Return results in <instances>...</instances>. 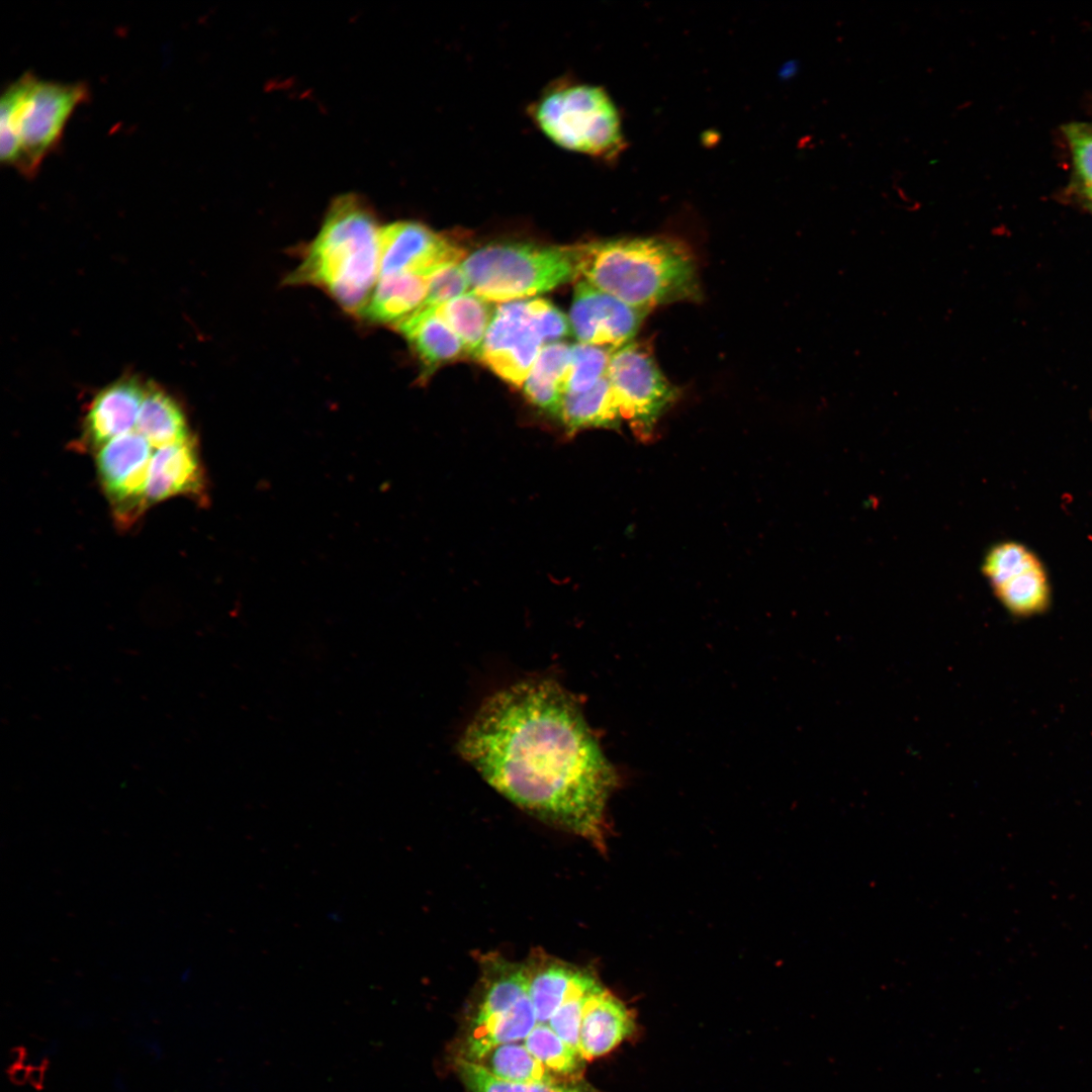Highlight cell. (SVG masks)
<instances>
[{"instance_id":"cell-21","label":"cell","mask_w":1092,"mask_h":1092,"mask_svg":"<svg viewBox=\"0 0 1092 1092\" xmlns=\"http://www.w3.org/2000/svg\"><path fill=\"white\" fill-rule=\"evenodd\" d=\"M992 588L1003 607L1014 617L1040 615L1051 606L1052 588L1040 559Z\"/></svg>"},{"instance_id":"cell-32","label":"cell","mask_w":1092,"mask_h":1092,"mask_svg":"<svg viewBox=\"0 0 1092 1092\" xmlns=\"http://www.w3.org/2000/svg\"><path fill=\"white\" fill-rule=\"evenodd\" d=\"M29 1067L25 1065L9 1066L7 1070L9 1080L16 1085H23L28 1080Z\"/></svg>"},{"instance_id":"cell-22","label":"cell","mask_w":1092,"mask_h":1092,"mask_svg":"<svg viewBox=\"0 0 1092 1092\" xmlns=\"http://www.w3.org/2000/svg\"><path fill=\"white\" fill-rule=\"evenodd\" d=\"M432 308L459 337L467 356L479 358L494 312L488 301L467 292Z\"/></svg>"},{"instance_id":"cell-13","label":"cell","mask_w":1092,"mask_h":1092,"mask_svg":"<svg viewBox=\"0 0 1092 1092\" xmlns=\"http://www.w3.org/2000/svg\"><path fill=\"white\" fill-rule=\"evenodd\" d=\"M147 387L133 379L116 381L92 400L85 421V438L98 449L130 433L138 423Z\"/></svg>"},{"instance_id":"cell-23","label":"cell","mask_w":1092,"mask_h":1092,"mask_svg":"<svg viewBox=\"0 0 1092 1092\" xmlns=\"http://www.w3.org/2000/svg\"><path fill=\"white\" fill-rule=\"evenodd\" d=\"M478 1064L496 1078L510 1082H553L563 1079L544 1067L520 1041L493 1048Z\"/></svg>"},{"instance_id":"cell-30","label":"cell","mask_w":1092,"mask_h":1092,"mask_svg":"<svg viewBox=\"0 0 1092 1092\" xmlns=\"http://www.w3.org/2000/svg\"><path fill=\"white\" fill-rule=\"evenodd\" d=\"M1065 132L1084 191L1092 200V124L1070 123Z\"/></svg>"},{"instance_id":"cell-29","label":"cell","mask_w":1092,"mask_h":1092,"mask_svg":"<svg viewBox=\"0 0 1092 1092\" xmlns=\"http://www.w3.org/2000/svg\"><path fill=\"white\" fill-rule=\"evenodd\" d=\"M466 291L470 292V288L461 263L445 265L429 277L427 296L419 308L439 306Z\"/></svg>"},{"instance_id":"cell-1","label":"cell","mask_w":1092,"mask_h":1092,"mask_svg":"<svg viewBox=\"0 0 1092 1092\" xmlns=\"http://www.w3.org/2000/svg\"><path fill=\"white\" fill-rule=\"evenodd\" d=\"M460 751L517 806L604 848L614 772L559 685L530 679L491 696L465 730Z\"/></svg>"},{"instance_id":"cell-17","label":"cell","mask_w":1092,"mask_h":1092,"mask_svg":"<svg viewBox=\"0 0 1092 1092\" xmlns=\"http://www.w3.org/2000/svg\"><path fill=\"white\" fill-rule=\"evenodd\" d=\"M429 277L402 273L379 276L362 315L373 324L396 326L425 301Z\"/></svg>"},{"instance_id":"cell-26","label":"cell","mask_w":1092,"mask_h":1092,"mask_svg":"<svg viewBox=\"0 0 1092 1092\" xmlns=\"http://www.w3.org/2000/svg\"><path fill=\"white\" fill-rule=\"evenodd\" d=\"M600 986L598 979L586 971L580 982L548 1021V1025L554 1032L578 1052L583 1008L588 996Z\"/></svg>"},{"instance_id":"cell-12","label":"cell","mask_w":1092,"mask_h":1092,"mask_svg":"<svg viewBox=\"0 0 1092 1092\" xmlns=\"http://www.w3.org/2000/svg\"><path fill=\"white\" fill-rule=\"evenodd\" d=\"M179 494L200 500L205 495V479L193 437L183 443L158 448L149 466L147 505Z\"/></svg>"},{"instance_id":"cell-19","label":"cell","mask_w":1092,"mask_h":1092,"mask_svg":"<svg viewBox=\"0 0 1092 1092\" xmlns=\"http://www.w3.org/2000/svg\"><path fill=\"white\" fill-rule=\"evenodd\" d=\"M136 430L152 447L162 448L189 440L187 422L177 401L161 388L148 386Z\"/></svg>"},{"instance_id":"cell-27","label":"cell","mask_w":1092,"mask_h":1092,"mask_svg":"<svg viewBox=\"0 0 1092 1092\" xmlns=\"http://www.w3.org/2000/svg\"><path fill=\"white\" fill-rule=\"evenodd\" d=\"M614 352L606 348L577 343L571 346V363L566 393H580L607 376Z\"/></svg>"},{"instance_id":"cell-16","label":"cell","mask_w":1092,"mask_h":1092,"mask_svg":"<svg viewBox=\"0 0 1092 1092\" xmlns=\"http://www.w3.org/2000/svg\"><path fill=\"white\" fill-rule=\"evenodd\" d=\"M570 363L571 346L558 341L544 345L523 384L527 398L541 410L559 416Z\"/></svg>"},{"instance_id":"cell-31","label":"cell","mask_w":1092,"mask_h":1092,"mask_svg":"<svg viewBox=\"0 0 1092 1092\" xmlns=\"http://www.w3.org/2000/svg\"><path fill=\"white\" fill-rule=\"evenodd\" d=\"M527 307L544 343L557 342L568 334V320L548 300L530 299Z\"/></svg>"},{"instance_id":"cell-6","label":"cell","mask_w":1092,"mask_h":1092,"mask_svg":"<svg viewBox=\"0 0 1092 1092\" xmlns=\"http://www.w3.org/2000/svg\"><path fill=\"white\" fill-rule=\"evenodd\" d=\"M533 114L545 135L567 150L613 160L625 147L618 109L600 87L555 88L534 105Z\"/></svg>"},{"instance_id":"cell-4","label":"cell","mask_w":1092,"mask_h":1092,"mask_svg":"<svg viewBox=\"0 0 1092 1092\" xmlns=\"http://www.w3.org/2000/svg\"><path fill=\"white\" fill-rule=\"evenodd\" d=\"M89 96L83 83H60L23 74L0 102V157L27 178L57 148L67 121Z\"/></svg>"},{"instance_id":"cell-9","label":"cell","mask_w":1092,"mask_h":1092,"mask_svg":"<svg viewBox=\"0 0 1092 1092\" xmlns=\"http://www.w3.org/2000/svg\"><path fill=\"white\" fill-rule=\"evenodd\" d=\"M152 446L139 432L119 436L98 449L99 479L123 525L135 520L147 505L146 488Z\"/></svg>"},{"instance_id":"cell-34","label":"cell","mask_w":1092,"mask_h":1092,"mask_svg":"<svg viewBox=\"0 0 1092 1092\" xmlns=\"http://www.w3.org/2000/svg\"><path fill=\"white\" fill-rule=\"evenodd\" d=\"M25 1058V1051L22 1046H14L9 1052L10 1066L22 1065Z\"/></svg>"},{"instance_id":"cell-2","label":"cell","mask_w":1092,"mask_h":1092,"mask_svg":"<svg viewBox=\"0 0 1092 1092\" xmlns=\"http://www.w3.org/2000/svg\"><path fill=\"white\" fill-rule=\"evenodd\" d=\"M578 277L637 308L698 299L695 258L666 237L621 238L576 245Z\"/></svg>"},{"instance_id":"cell-20","label":"cell","mask_w":1092,"mask_h":1092,"mask_svg":"<svg viewBox=\"0 0 1092 1092\" xmlns=\"http://www.w3.org/2000/svg\"><path fill=\"white\" fill-rule=\"evenodd\" d=\"M559 417L571 432L589 427L618 429L623 420L607 376L586 391L564 394Z\"/></svg>"},{"instance_id":"cell-33","label":"cell","mask_w":1092,"mask_h":1092,"mask_svg":"<svg viewBox=\"0 0 1092 1092\" xmlns=\"http://www.w3.org/2000/svg\"><path fill=\"white\" fill-rule=\"evenodd\" d=\"M44 1066H30L28 1070L27 1082L35 1089L40 1090L42 1088L44 1079Z\"/></svg>"},{"instance_id":"cell-14","label":"cell","mask_w":1092,"mask_h":1092,"mask_svg":"<svg viewBox=\"0 0 1092 1092\" xmlns=\"http://www.w3.org/2000/svg\"><path fill=\"white\" fill-rule=\"evenodd\" d=\"M635 1030L631 1011L602 985L587 998L579 1029V1053L584 1061L602 1057Z\"/></svg>"},{"instance_id":"cell-5","label":"cell","mask_w":1092,"mask_h":1092,"mask_svg":"<svg viewBox=\"0 0 1092 1092\" xmlns=\"http://www.w3.org/2000/svg\"><path fill=\"white\" fill-rule=\"evenodd\" d=\"M470 292L509 302L552 290L578 278L576 246L493 243L461 262Z\"/></svg>"},{"instance_id":"cell-3","label":"cell","mask_w":1092,"mask_h":1092,"mask_svg":"<svg viewBox=\"0 0 1092 1092\" xmlns=\"http://www.w3.org/2000/svg\"><path fill=\"white\" fill-rule=\"evenodd\" d=\"M381 229L360 196L337 197L286 282L318 287L348 312L362 315L378 280Z\"/></svg>"},{"instance_id":"cell-28","label":"cell","mask_w":1092,"mask_h":1092,"mask_svg":"<svg viewBox=\"0 0 1092 1092\" xmlns=\"http://www.w3.org/2000/svg\"><path fill=\"white\" fill-rule=\"evenodd\" d=\"M1038 560L1037 555L1024 544L1004 541L989 548L982 563V571L994 587Z\"/></svg>"},{"instance_id":"cell-18","label":"cell","mask_w":1092,"mask_h":1092,"mask_svg":"<svg viewBox=\"0 0 1092 1092\" xmlns=\"http://www.w3.org/2000/svg\"><path fill=\"white\" fill-rule=\"evenodd\" d=\"M537 1022L527 991L507 1011L470 1028L465 1043V1059L478 1063L495 1046L524 1040Z\"/></svg>"},{"instance_id":"cell-10","label":"cell","mask_w":1092,"mask_h":1092,"mask_svg":"<svg viewBox=\"0 0 1092 1092\" xmlns=\"http://www.w3.org/2000/svg\"><path fill=\"white\" fill-rule=\"evenodd\" d=\"M648 312L579 280L574 287L569 323L578 343L615 352L631 343Z\"/></svg>"},{"instance_id":"cell-15","label":"cell","mask_w":1092,"mask_h":1092,"mask_svg":"<svg viewBox=\"0 0 1092 1092\" xmlns=\"http://www.w3.org/2000/svg\"><path fill=\"white\" fill-rule=\"evenodd\" d=\"M427 372L467 356L463 343L433 308H419L395 326Z\"/></svg>"},{"instance_id":"cell-7","label":"cell","mask_w":1092,"mask_h":1092,"mask_svg":"<svg viewBox=\"0 0 1092 1092\" xmlns=\"http://www.w3.org/2000/svg\"><path fill=\"white\" fill-rule=\"evenodd\" d=\"M607 377L621 414L640 438H648L678 397L647 348L631 342L611 357Z\"/></svg>"},{"instance_id":"cell-8","label":"cell","mask_w":1092,"mask_h":1092,"mask_svg":"<svg viewBox=\"0 0 1092 1092\" xmlns=\"http://www.w3.org/2000/svg\"><path fill=\"white\" fill-rule=\"evenodd\" d=\"M544 341L527 307V300L496 306L479 359L502 379L523 386Z\"/></svg>"},{"instance_id":"cell-25","label":"cell","mask_w":1092,"mask_h":1092,"mask_svg":"<svg viewBox=\"0 0 1092 1092\" xmlns=\"http://www.w3.org/2000/svg\"><path fill=\"white\" fill-rule=\"evenodd\" d=\"M523 1041L529 1052L553 1074L563 1079H577L583 1058L576 1049L557 1035L548 1023L537 1022Z\"/></svg>"},{"instance_id":"cell-24","label":"cell","mask_w":1092,"mask_h":1092,"mask_svg":"<svg viewBox=\"0 0 1092 1092\" xmlns=\"http://www.w3.org/2000/svg\"><path fill=\"white\" fill-rule=\"evenodd\" d=\"M457 1070L468 1092H593L592 1087L580 1079L529 1083L505 1081L465 1058L457 1061Z\"/></svg>"},{"instance_id":"cell-11","label":"cell","mask_w":1092,"mask_h":1092,"mask_svg":"<svg viewBox=\"0 0 1092 1092\" xmlns=\"http://www.w3.org/2000/svg\"><path fill=\"white\" fill-rule=\"evenodd\" d=\"M465 252L427 225L399 220L381 229L379 276L411 273L430 277L439 268L461 263Z\"/></svg>"}]
</instances>
